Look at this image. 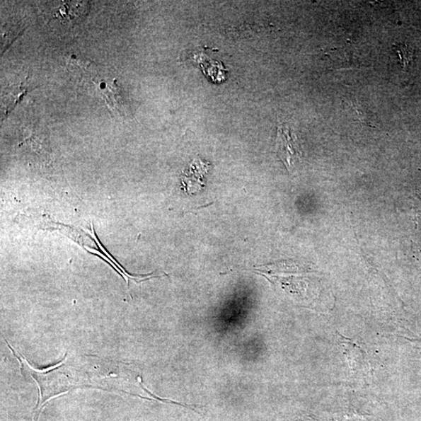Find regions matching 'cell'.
<instances>
[{
  "instance_id": "cell-2",
  "label": "cell",
  "mask_w": 421,
  "mask_h": 421,
  "mask_svg": "<svg viewBox=\"0 0 421 421\" xmlns=\"http://www.w3.org/2000/svg\"><path fill=\"white\" fill-rule=\"evenodd\" d=\"M29 90V87H25L24 84L21 83L19 86L14 88L13 93L9 94L11 96V98L8 100V104H7L6 108L5 110V117H7L13 109L14 107L16 106L18 103L21 100L23 96H25Z\"/></svg>"
},
{
  "instance_id": "cell-1",
  "label": "cell",
  "mask_w": 421,
  "mask_h": 421,
  "mask_svg": "<svg viewBox=\"0 0 421 421\" xmlns=\"http://www.w3.org/2000/svg\"><path fill=\"white\" fill-rule=\"evenodd\" d=\"M277 150L278 157L289 171L294 161L299 158L300 151L294 134L286 125H279L278 127Z\"/></svg>"
}]
</instances>
